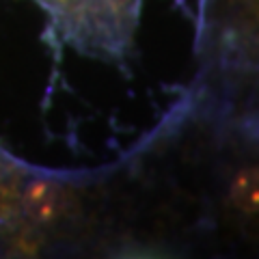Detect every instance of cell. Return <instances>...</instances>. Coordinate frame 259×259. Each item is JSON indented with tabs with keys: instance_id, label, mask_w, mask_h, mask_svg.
Instances as JSON below:
<instances>
[{
	"instance_id": "cell-1",
	"label": "cell",
	"mask_w": 259,
	"mask_h": 259,
	"mask_svg": "<svg viewBox=\"0 0 259 259\" xmlns=\"http://www.w3.org/2000/svg\"><path fill=\"white\" fill-rule=\"evenodd\" d=\"M65 190L50 180H30L22 186L20 207L35 223H54L65 212Z\"/></svg>"
},
{
	"instance_id": "cell-2",
	"label": "cell",
	"mask_w": 259,
	"mask_h": 259,
	"mask_svg": "<svg viewBox=\"0 0 259 259\" xmlns=\"http://www.w3.org/2000/svg\"><path fill=\"white\" fill-rule=\"evenodd\" d=\"M231 199L244 212L259 209V168L248 166L233 177L231 182Z\"/></svg>"
},
{
	"instance_id": "cell-3",
	"label": "cell",
	"mask_w": 259,
	"mask_h": 259,
	"mask_svg": "<svg viewBox=\"0 0 259 259\" xmlns=\"http://www.w3.org/2000/svg\"><path fill=\"white\" fill-rule=\"evenodd\" d=\"M20 212V184L0 164V227L11 225Z\"/></svg>"
}]
</instances>
